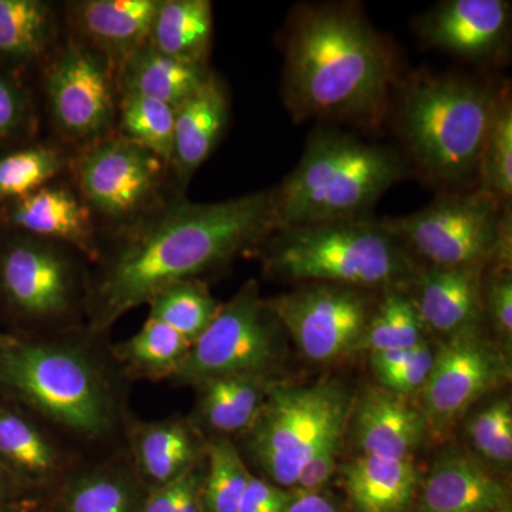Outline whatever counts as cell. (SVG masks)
Listing matches in <instances>:
<instances>
[{
    "instance_id": "1",
    "label": "cell",
    "mask_w": 512,
    "mask_h": 512,
    "mask_svg": "<svg viewBox=\"0 0 512 512\" xmlns=\"http://www.w3.org/2000/svg\"><path fill=\"white\" fill-rule=\"evenodd\" d=\"M275 229L274 190L210 204L178 201L138 224L87 282V333L103 335L168 286L259 247Z\"/></svg>"
},
{
    "instance_id": "2",
    "label": "cell",
    "mask_w": 512,
    "mask_h": 512,
    "mask_svg": "<svg viewBox=\"0 0 512 512\" xmlns=\"http://www.w3.org/2000/svg\"><path fill=\"white\" fill-rule=\"evenodd\" d=\"M397 84L393 49L357 3L293 10L284 64V99L293 119L375 127Z\"/></svg>"
},
{
    "instance_id": "3",
    "label": "cell",
    "mask_w": 512,
    "mask_h": 512,
    "mask_svg": "<svg viewBox=\"0 0 512 512\" xmlns=\"http://www.w3.org/2000/svg\"><path fill=\"white\" fill-rule=\"evenodd\" d=\"M72 335L16 339L0 349V396L47 429L86 444L124 437V376L110 350Z\"/></svg>"
},
{
    "instance_id": "4",
    "label": "cell",
    "mask_w": 512,
    "mask_h": 512,
    "mask_svg": "<svg viewBox=\"0 0 512 512\" xmlns=\"http://www.w3.org/2000/svg\"><path fill=\"white\" fill-rule=\"evenodd\" d=\"M397 86V130L421 175L443 187L477 180L501 92L431 73L414 74Z\"/></svg>"
},
{
    "instance_id": "5",
    "label": "cell",
    "mask_w": 512,
    "mask_h": 512,
    "mask_svg": "<svg viewBox=\"0 0 512 512\" xmlns=\"http://www.w3.org/2000/svg\"><path fill=\"white\" fill-rule=\"evenodd\" d=\"M407 174L403 157L392 148L318 127L295 170L274 190L275 229L367 217Z\"/></svg>"
},
{
    "instance_id": "6",
    "label": "cell",
    "mask_w": 512,
    "mask_h": 512,
    "mask_svg": "<svg viewBox=\"0 0 512 512\" xmlns=\"http://www.w3.org/2000/svg\"><path fill=\"white\" fill-rule=\"evenodd\" d=\"M261 245L265 272L292 281L407 291L421 269L402 242L369 217L275 229Z\"/></svg>"
},
{
    "instance_id": "7",
    "label": "cell",
    "mask_w": 512,
    "mask_h": 512,
    "mask_svg": "<svg viewBox=\"0 0 512 512\" xmlns=\"http://www.w3.org/2000/svg\"><path fill=\"white\" fill-rule=\"evenodd\" d=\"M352 402L336 382L289 386L276 380L251 426L241 434L262 478L293 490L320 443L348 423Z\"/></svg>"
},
{
    "instance_id": "8",
    "label": "cell",
    "mask_w": 512,
    "mask_h": 512,
    "mask_svg": "<svg viewBox=\"0 0 512 512\" xmlns=\"http://www.w3.org/2000/svg\"><path fill=\"white\" fill-rule=\"evenodd\" d=\"M511 204L487 191L448 192L406 217L380 220L414 258L436 268H488L497 254Z\"/></svg>"
},
{
    "instance_id": "9",
    "label": "cell",
    "mask_w": 512,
    "mask_h": 512,
    "mask_svg": "<svg viewBox=\"0 0 512 512\" xmlns=\"http://www.w3.org/2000/svg\"><path fill=\"white\" fill-rule=\"evenodd\" d=\"M284 333L251 279L234 298L222 303L170 382L195 387L217 377H274L284 355Z\"/></svg>"
},
{
    "instance_id": "10",
    "label": "cell",
    "mask_w": 512,
    "mask_h": 512,
    "mask_svg": "<svg viewBox=\"0 0 512 512\" xmlns=\"http://www.w3.org/2000/svg\"><path fill=\"white\" fill-rule=\"evenodd\" d=\"M369 292L306 282L268 305L306 359L330 363L359 350L376 305Z\"/></svg>"
},
{
    "instance_id": "11",
    "label": "cell",
    "mask_w": 512,
    "mask_h": 512,
    "mask_svg": "<svg viewBox=\"0 0 512 512\" xmlns=\"http://www.w3.org/2000/svg\"><path fill=\"white\" fill-rule=\"evenodd\" d=\"M510 376L507 353L485 338L483 326L443 339L419 392V409L427 431L444 433L485 394L507 383Z\"/></svg>"
},
{
    "instance_id": "12",
    "label": "cell",
    "mask_w": 512,
    "mask_h": 512,
    "mask_svg": "<svg viewBox=\"0 0 512 512\" xmlns=\"http://www.w3.org/2000/svg\"><path fill=\"white\" fill-rule=\"evenodd\" d=\"M45 239L12 242L0 255V292L20 318L52 326L76 312L79 271L66 252Z\"/></svg>"
},
{
    "instance_id": "13",
    "label": "cell",
    "mask_w": 512,
    "mask_h": 512,
    "mask_svg": "<svg viewBox=\"0 0 512 512\" xmlns=\"http://www.w3.org/2000/svg\"><path fill=\"white\" fill-rule=\"evenodd\" d=\"M164 164L156 154L127 138H111L80 158L77 181L92 207L119 220L151 204L160 188Z\"/></svg>"
},
{
    "instance_id": "14",
    "label": "cell",
    "mask_w": 512,
    "mask_h": 512,
    "mask_svg": "<svg viewBox=\"0 0 512 512\" xmlns=\"http://www.w3.org/2000/svg\"><path fill=\"white\" fill-rule=\"evenodd\" d=\"M46 89L53 117L70 137H100L113 124L110 74L83 46L63 50L47 74Z\"/></svg>"
},
{
    "instance_id": "15",
    "label": "cell",
    "mask_w": 512,
    "mask_h": 512,
    "mask_svg": "<svg viewBox=\"0 0 512 512\" xmlns=\"http://www.w3.org/2000/svg\"><path fill=\"white\" fill-rule=\"evenodd\" d=\"M412 508L414 512L511 510L510 487L481 458L448 448L420 481Z\"/></svg>"
},
{
    "instance_id": "16",
    "label": "cell",
    "mask_w": 512,
    "mask_h": 512,
    "mask_svg": "<svg viewBox=\"0 0 512 512\" xmlns=\"http://www.w3.org/2000/svg\"><path fill=\"white\" fill-rule=\"evenodd\" d=\"M510 26V2L447 0L423 19L420 35L436 49L473 62H488L503 52Z\"/></svg>"
},
{
    "instance_id": "17",
    "label": "cell",
    "mask_w": 512,
    "mask_h": 512,
    "mask_svg": "<svg viewBox=\"0 0 512 512\" xmlns=\"http://www.w3.org/2000/svg\"><path fill=\"white\" fill-rule=\"evenodd\" d=\"M126 456L148 490L180 480L204 463L207 443L190 417L128 421Z\"/></svg>"
},
{
    "instance_id": "18",
    "label": "cell",
    "mask_w": 512,
    "mask_h": 512,
    "mask_svg": "<svg viewBox=\"0 0 512 512\" xmlns=\"http://www.w3.org/2000/svg\"><path fill=\"white\" fill-rule=\"evenodd\" d=\"M0 464L35 494L52 493L74 467L52 430L0 396Z\"/></svg>"
},
{
    "instance_id": "19",
    "label": "cell",
    "mask_w": 512,
    "mask_h": 512,
    "mask_svg": "<svg viewBox=\"0 0 512 512\" xmlns=\"http://www.w3.org/2000/svg\"><path fill=\"white\" fill-rule=\"evenodd\" d=\"M484 269L421 268L407 289L424 330L447 339L483 326Z\"/></svg>"
},
{
    "instance_id": "20",
    "label": "cell",
    "mask_w": 512,
    "mask_h": 512,
    "mask_svg": "<svg viewBox=\"0 0 512 512\" xmlns=\"http://www.w3.org/2000/svg\"><path fill=\"white\" fill-rule=\"evenodd\" d=\"M148 488L126 453L77 464L47 495L46 512H141Z\"/></svg>"
},
{
    "instance_id": "21",
    "label": "cell",
    "mask_w": 512,
    "mask_h": 512,
    "mask_svg": "<svg viewBox=\"0 0 512 512\" xmlns=\"http://www.w3.org/2000/svg\"><path fill=\"white\" fill-rule=\"evenodd\" d=\"M348 426L360 454L392 458L412 457L429 433L419 406L380 386L352 402Z\"/></svg>"
},
{
    "instance_id": "22",
    "label": "cell",
    "mask_w": 512,
    "mask_h": 512,
    "mask_svg": "<svg viewBox=\"0 0 512 512\" xmlns=\"http://www.w3.org/2000/svg\"><path fill=\"white\" fill-rule=\"evenodd\" d=\"M228 96L210 73L200 89L175 107L173 165L185 184L211 156L228 121Z\"/></svg>"
},
{
    "instance_id": "23",
    "label": "cell",
    "mask_w": 512,
    "mask_h": 512,
    "mask_svg": "<svg viewBox=\"0 0 512 512\" xmlns=\"http://www.w3.org/2000/svg\"><path fill=\"white\" fill-rule=\"evenodd\" d=\"M340 473L352 512L409 511L421 481L412 457L359 454Z\"/></svg>"
},
{
    "instance_id": "24",
    "label": "cell",
    "mask_w": 512,
    "mask_h": 512,
    "mask_svg": "<svg viewBox=\"0 0 512 512\" xmlns=\"http://www.w3.org/2000/svg\"><path fill=\"white\" fill-rule=\"evenodd\" d=\"M9 221L35 238L72 245L90 259L100 256L89 208L64 188L46 185L16 201Z\"/></svg>"
},
{
    "instance_id": "25",
    "label": "cell",
    "mask_w": 512,
    "mask_h": 512,
    "mask_svg": "<svg viewBox=\"0 0 512 512\" xmlns=\"http://www.w3.org/2000/svg\"><path fill=\"white\" fill-rule=\"evenodd\" d=\"M275 377L225 376L205 380L197 392L192 423L205 439L241 436L264 404Z\"/></svg>"
},
{
    "instance_id": "26",
    "label": "cell",
    "mask_w": 512,
    "mask_h": 512,
    "mask_svg": "<svg viewBox=\"0 0 512 512\" xmlns=\"http://www.w3.org/2000/svg\"><path fill=\"white\" fill-rule=\"evenodd\" d=\"M158 0H89L74 9L83 35L121 62L147 45Z\"/></svg>"
},
{
    "instance_id": "27",
    "label": "cell",
    "mask_w": 512,
    "mask_h": 512,
    "mask_svg": "<svg viewBox=\"0 0 512 512\" xmlns=\"http://www.w3.org/2000/svg\"><path fill=\"white\" fill-rule=\"evenodd\" d=\"M212 30L208 0H165L158 5L148 45L180 62L207 67Z\"/></svg>"
},
{
    "instance_id": "28",
    "label": "cell",
    "mask_w": 512,
    "mask_h": 512,
    "mask_svg": "<svg viewBox=\"0 0 512 512\" xmlns=\"http://www.w3.org/2000/svg\"><path fill=\"white\" fill-rule=\"evenodd\" d=\"M210 73L208 67L180 62L147 43L124 60L121 87L124 94L151 97L175 109L200 89Z\"/></svg>"
},
{
    "instance_id": "29",
    "label": "cell",
    "mask_w": 512,
    "mask_h": 512,
    "mask_svg": "<svg viewBox=\"0 0 512 512\" xmlns=\"http://www.w3.org/2000/svg\"><path fill=\"white\" fill-rule=\"evenodd\" d=\"M191 345L164 323L147 318L136 335L111 345L109 350L124 379L170 382Z\"/></svg>"
},
{
    "instance_id": "30",
    "label": "cell",
    "mask_w": 512,
    "mask_h": 512,
    "mask_svg": "<svg viewBox=\"0 0 512 512\" xmlns=\"http://www.w3.org/2000/svg\"><path fill=\"white\" fill-rule=\"evenodd\" d=\"M148 306V318L164 323L194 343L217 316L221 303L215 301L200 278H195L168 286Z\"/></svg>"
},
{
    "instance_id": "31",
    "label": "cell",
    "mask_w": 512,
    "mask_h": 512,
    "mask_svg": "<svg viewBox=\"0 0 512 512\" xmlns=\"http://www.w3.org/2000/svg\"><path fill=\"white\" fill-rule=\"evenodd\" d=\"M251 476L234 441L227 437L208 439L201 487L202 511L238 512Z\"/></svg>"
},
{
    "instance_id": "32",
    "label": "cell",
    "mask_w": 512,
    "mask_h": 512,
    "mask_svg": "<svg viewBox=\"0 0 512 512\" xmlns=\"http://www.w3.org/2000/svg\"><path fill=\"white\" fill-rule=\"evenodd\" d=\"M426 330L407 291L389 289L382 292L369 323L359 350L369 353L389 349L416 348L424 339Z\"/></svg>"
},
{
    "instance_id": "33",
    "label": "cell",
    "mask_w": 512,
    "mask_h": 512,
    "mask_svg": "<svg viewBox=\"0 0 512 512\" xmlns=\"http://www.w3.org/2000/svg\"><path fill=\"white\" fill-rule=\"evenodd\" d=\"M52 28V12L46 3L0 0V56L35 59L49 45Z\"/></svg>"
},
{
    "instance_id": "34",
    "label": "cell",
    "mask_w": 512,
    "mask_h": 512,
    "mask_svg": "<svg viewBox=\"0 0 512 512\" xmlns=\"http://www.w3.org/2000/svg\"><path fill=\"white\" fill-rule=\"evenodd\" d=\"M175 109L163 101L138 94H123L121 134L171 165L174 151Z\"/></svg>"
},
{
    "instance_id": "35",
    "label": "cell",
    "mask_w": 512,
    "mask_h": 512,
    "mask_svg": "<svg viewBox=\"0 0 512 512\" xmlns=\"http://www.w3.org/2000/svg\"><path fill=\"white\" fill-rule=\"evenodd\" d=\"M478 188L493 195L501 204H511L512 198V104L507 89L500 93L497 110L487 140H485L480 165Z\"/></svg>"
},
{
    "instance_id": "36",
    "label": "cell",
    "mask_w": 512,
    "mask_h": 512,
    "mask_svg": "<svg viewBox=\"0 0 512 512\" xmlns=\"http://www.w3.org/2000/svg\"><path fill=\"white\" fill-rule=\"evenodd\" d=\"M55 148L33 147L0 158V198L22 200L46 184L63 168Z\"/></svg>"
},
{
    "instance_id": "37",
    "label": "cell",
    "mask_w": 512,
    "mask_h": 512,
    "mask_svg": "<svg viewBox=\"0 0 512 512\" xmlns=\"http://www.w3.org/2000/svg\"><path fill=\"white\" fill-rule=\"evenodd\" d=\"M468 439L478 458L507 470L512 461V404L510 397H500L478 410L467 424Z\"/></svg>"
},
{
    "instance_id": "38",
    "label": "cell",
    "mask_w": 512,
    "mask_h": 512,
    "mask_svg": "<svg viewBox=\"0 0 512 512\" xmlns=\"http://www.w3.org/2000/svg\"><path fill=\"white\" fill-rule=\"evenodd\" d=\"M484 316L501 339L503 348H511L512 338V276L511 269L491 268L484 276Z\"/></svg>"
},
{
    "instance_id": "39",
    "label": "cell",
    "mask_w": 512,
    "mask_h": 512,
    "mask_svg": "<svg viewBox=\"0 0 512 512\" xmlns=\"http://www.w3.org/2000/svg\"><path fill=\"white\" fill-rule=\"evenodd\" d=\"M346 429H348V423L336 427L320 443L311 460L303 468L301 477H299L293 491L315 493V491H322L323 487L329 483L330 478L335 474L340 450H342L343 440H345Z\"/></svg>"
},
{
    "instance_id": "40",
    "label": "cell",
    "mask_w": 512,
    "mask_h": 512,
    "mask_svg": "<svg viewBox=\"0 0 512 512\" xmlns=\"http://www.w3.org/2000/svg\"><path fill=\"white\" fill-rule=\"evenodd\" d=\"M434 355L436 352L431 349L426 340L402 366L376 375L377 382L383 389L399 394V396L407 397L409 394L420 392L430 375Z\"/></svg>"
},
{
    "instance_id": "41",
    "label": "cell",
    "mask_w": 512,
    "mask_h": 512,
    "mask_svg": "<svg viewBox=\"0 0 512 512\" xmlns=\"http://www.w3.org/2000/svg\"><path fill=\"white\" fill-rule=\"evenodd\" d=\"M292 497L293 490H286L252 474L238 512H285Z\"/></svg>"
},
{
    "instance_id": "42",
    "label": "cell",
    "mask_w": 512,
    "mask_h": 512,
    "mask_svg": "<svg viewBox=\"0 0 512 512\" xmlns=\"http://www.w3.org/2000/svg\"><path fill=\"white\" fill-rule=\"evenodd\" d=\"M25 114V100L18 87L0 77V143L18 130Z\"/></svg>"
},
{
    "instance_id": "43",
    "label": "cell",
    "mask_w": 512,
    "mask_h": 512,
    "mask_svg": "<svg viewBox=\"0 0 512 512\" xmlns=\"http://www.w3.org/2000/svg\"><path fill=\"white\" fill-rule=\"evenodd\" d=\"M188 474H185L180 480L174 481V483L163 485V487L150 488L141 512H174L175 505L183 494Z\"/></svg>"
},
{
    "instance_id": "44",
    "label": "cell",
    "mask_w": 512,
    "mask_h": 512,
    "mask_svg": "<svg viewBox=\"0 0 512 512\" xmlns=\"http://www.w3.org/2000/svg\"><path fill=\"white\" fill-rule=\"evenodd\" d=\"M285 512H343L330 495L325 491L315 493H299L293 491L291 503Z\"/></svg>"
},
{
    "instance_id": "45",
    "label": "cell",
    "mask_w": 512,
    "mask_h": 512,
    "mask_svg": "<svg viewBox=\"0 0 512 512\" xmlns=\"http://www.w3.org/2000/svg\"><path fill=\"white\" fill-rule=\"evenodd\" d=\"M204 473L205 461L190 471L183 494H181L180 500L175 505L174 512H204L202 511L201 503V487Z\"/></svg>"
},
{
    "instance_id": "46",
    "label": "cell",
    "mask_w": 512,
    "mask_h": 512,
    "mask_svg": "<svg viewBox=\"0 0 512 512\" xmlns=\"http://www.w3.org/2000/svg\"><path fill=\"white\" fill-rule=\"evenodd\" d=\"M32 494L35 493L30 490L28 485L23 484L18 477L10 473L8 468L0 464V503H2V501L15 500V498Z\"/></svg>"
},
{
    "instance_id": "47",
    "label": "cell",
    "mask_w": 512,
    "mask_h": 512,
    "mask_svg": "<svg viewBox=\"0 0 512 512\" xmlns=\"http://www.w3.org/2000/svg\"><path fill=\"white\" fill-rule=\"evenodd\" d=\"M0 512H46V498L32 494L15 498V500L2 501Z\"/></svg>"
},
{
    "instance_id": "48",
    "label": "cell",
    "mask_w": 512,
    "mask_h": 512,
    "mask_svg": "<svg viewBox=\"0 0 512 512\" xmlns=\"http://www.w3.org/2000/svg\"><path fill=\"white\" fill-rule=\"evenodd\" d=\"M16 339H18V336L9 335V333H0V349L12 345L13 342H16Z\"/></svg>"
},
{
    "instance_id": "49",
    "label": "cell",
    "mask_w": 512,
    "mask_h": 512,
    "mask_svg": "<svg viewBox=\"0 0 512 512\" xmlns=\"http://www.w3.org/2000/svg\"><path fill=\"white\" fill-rule=\"evenodd\" d=\"M498 512H512L511 510L498 511Z\"/></svg>"
}]
</instances>
